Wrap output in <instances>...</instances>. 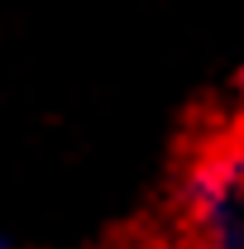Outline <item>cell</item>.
Masks as SVG:
<instances>
[{
	"label": "cell",
	"instance_id": "1",
	"mask_svg": "<svg viewBox=\"0 0 244 249\" xmlns=\"http://www.w3.org/2000/svg\"><path fill=\"white\" fill-rule=\"evenodd\" d=\"M182 220L196 249H244V144H220L187 168Z\"/></svg>",
	"mask_w": 244,
	"mask_h": 249
},
{
	"label": "cell",
	"instance_id": "2",
	"mask_svg": "<svg viewBox=\"0 0 244 249\" xmlns=\"http://www.w3.org/2000/svg\"><path fill=\"white\" fill-rule=\"evenodd\" d=\"M235 91H240V110H244V67H240V82H235Z\"/></svg>",
	"mask_w": 244,
	"mask_h": 249
},
{
	"label": "cell",
	"instance_id": "3",
	"mask_svg": "<svg viewBox=\"0 0 244 249\" xmlns=\"http://www.w3.org/2000/svg\"><path fill=\"white\" fill-rule=\"evenodd\" d=\"M0 249H5V240H0Z\"/></svg>",
	"mask_w": 244,
	"mask_h": 249
}]
</instances>
